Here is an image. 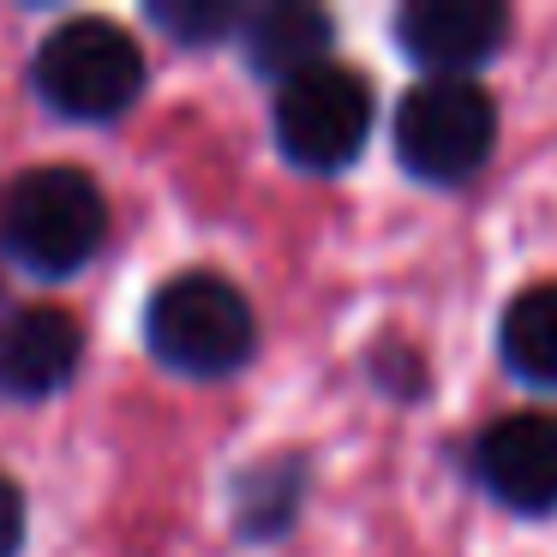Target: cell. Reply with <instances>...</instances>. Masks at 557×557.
Listing matches in <instances>:
<instances>
[{"mask_svg": "<svg viewBox=\"0 0 557 557\" xmlns=\"http://www.w3.org/2000/svg\"><path fill=\"white\" fill-rule=\"evenodd\" d=\"M102 234H109V205L102 186L85 169H30L13 181L7 205H0V246L30 270V276H73L97 258Z\"/></svg>", "mask_w": 557, "mask_h": 557, "instance_id": "obj_1", "label": "cell"}, {"mask_svg": "<svg viewBox=\"0 0 557 557\" xmlns=\"http://www.w3.org/2000/svg\"><path fill=\"white\" fill-rule=\"evenodd\" d=\"M145 342L181 377H228L252 360L258 318L228 276L186 270V276L157 288V300L145 312Z\"/></svg>", "mask_w": 557, "mask_h": 557, "instance_id": "obj_2", "label": "cell"}, {"mask_svg": "<svg viewBox=\"0 0 557 557\" xmlns=\"http://www.w3.org/2000/svg\"><path fill=\"white\" fill-rule=\"evenodd\" d=\"M37 97L66 121H114L145 90V54L109 18H66L37 49Z\"/></svg>", "mask_w": 557, "mask_h": 557, "instance_id": "obj_3", "label": "cell"}, {"mask_svg": "<svg viewBox=\"0 0 557 557\" xmlns=\"http://www.w3.org/2000/svg\"><path fill=\"white\" fill-rule=\"evenodd\" d=\"M497 145V109L473 78H425L396 109V157L425 186H461Z\"/></svg>", "mask_w": 557, "mask_h": 557, "instance_id": "obj_4", "label": "cell"}, {"mask_svg": "<svg viewBox=\"0 0 557 557\" xmlns=\"http://www.w3.org/2000/svg\"><path fill=\"white\" fill-rule=\"evenodd\" d=\"M372 138V85L348 66H318V73L282 85L276 97V145L294 169L336 174Z\"/></svg>", "mask_w": 557, "mask_h": 557, "instance_id": "obj_5", "label": "cell"}, {"mask_svg": "<svg viewBox=\"0 0 557 557\" xmlns=\"http://www.w3.org/2000/svg\"><path fill=\"white\" fill-rule=\"evenodd\" d=\"M509 37V13L497 0H413L396 13V42L420 73L468 78Z\"/></svg>", "mask_w": 557, "mask_h": 557, "instance_id": "obj_6", "label": "cell"}, {"mask_svg": "<svg viewBox=\"0 0 557 557\" xmlns=\"http://www.w3.org/2000/svg\"><path fill=\"white\" fill-rule=\"evenodd\" d=\"M485 492L516 516H552L557 509V413H509L485 425L473 449Z\"/></svg>", "mask_w": 557, "mask_h": 557, "instance_id": "obj_7", "label": "cell"}, {"mask_svg": "<svg viewBox=\"0 0 557 557\" xmlns=\"http://www.w3.org/2000/svg\"><path fill=\"white\" fill-rule=\"evenodd\" d=\"M78 360H85V330L66 306H25L0 318V396H54L61 384H73Z\"/></svg>", "mask_w": 557, "mask_h": 557, "instance_id": "obj_8", "label": "cell"}, {"mask_svg": "<svg viewBox=\"0 0 557 557\" xmlns=\"http://www.w3.org/2000/svg\"><path fill=\"white\" fill-rule=\"evenodd\" d=\"M246 61L264 78H294L330 66V18L318 7H300V0H276V7H258L246 13Z\"/></svg>", "mask_w": 557, "mask_h": 557, "instance_id": "obj_9", "label": "cell"}, {"mask_svg": "<svg viewBox=\"0 0 557 557\" xmlns=\"http://www.w3.org/2000/svg\"><path fill=\"white\" fill-rule=\"evenodd\" d=\"M504 366L533 389H557V282H533L509 300L497 324Z\"/></svg>", "mask_w": 557, "mask_h": 557, "instance_id": "obj_10", "label": "cell"}, {"mask_svg": "<svg viewBox=\"0 0 557 557\" xmlns=\"http://www.w3.org/2000/svg\"><path fill=\"white\" fill-rule=\"evenodd\" d=\"M150 25L169 30V37L186 42V49H205V42L240 30L246 13L234 7V0H157V7H150Z\"/></svg>", "mask_w": 557, "mask_h": 557, "instance_id": "obj_11", "label": "cell"}, {"mask_svg": "<svg viewBox=\"0 0 557 557\" xmlns=\"http://www.w3.org/2000/svg\"><path fill=\"white\" fill-rule=\"evenodd\" d=\"M25 552V492L0 473V557Z\"/></svg>", "mask_w": 557, "mask_h": 557, "instance_id": "obj_12", "label": "cell"}]
</instances>
